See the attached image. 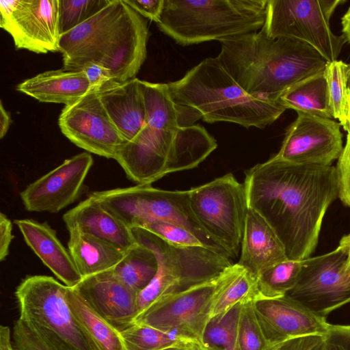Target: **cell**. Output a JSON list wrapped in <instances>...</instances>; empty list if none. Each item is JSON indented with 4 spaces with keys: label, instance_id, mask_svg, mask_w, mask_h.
<instances>
[{
    "label": "cell",
    "instance_id": "cell-1",
    "mask_svg": "<svg viewBox=\"0 0 350 350\" xmlns=\"http://www.w3.org/2000/svg\"><path fill=\"white\" fill-rule=\"evenodd\" d=\"M247 206L273 228L290 260L314 252L326 211L338 195L336 167L287 162L275 156L250 169Z\"/></svg>",
    "mask_w": 350,
    "mask_h": 350
},
{
    "label": "cell",
    "instance_id": "cell-2",
    "mask_svg": "<svg viewBox=\"0 0 350 350\" xmlns=\"http://www.w3.org/2000/svg\"><path fill=\"white\" fill-rule=\"evenodd\" d=\"M146 20L124 0H111L92 17L63 34V68L81 70L97 63L110 70L113 83L135 78L146 58Z\"/></svg>",
    "mask_w": 350,
    "mask_h": 350
},
{
    "label": "cell",
    "instance_id": "cell-3",
    "mask_svg": "<svg viewBox=\"0 0 350 350\" xmlns=\"http://www.w3.org/2000/svg\"><path fill=\"white\" fill-rule=\"evenodd\" d=\"M217 57L248 94L278 101L299 81L325 70L327 62L312 47L262 31L221 42Z\"/></svg>",
    "mask_w": 350,
    "mask_h": 350
},
{
    "label": "cell",
    "instance_id": "cell-4",
    "mask_svg": "<svg viewBox=\"0 0 350 350\" xmlns=\"http://www.w3.org/2000/svg\"><path fill=\"white\" fill-rule=\"evenodd\" d=\"M167 84L176 103L208 123L226 122L247 129H265L286 109L279 101L248 94L217 57L206 58L181 79Z\"/></svg>",
    "mask_w": 350,
    "mask_h": 350
},
{
    "label": "cell",
    "instance_id": "cell-5",
    "mask_svg": "<svg viewBox=\"0 0 350 350\" xmlns=\"http://www.w3.org/2000/svg\"><path fill=\"white\" fill-rule=\"evenodd\" d=\"M267 0H164L159 29L177 44L189 46L260 31Z\"/></svg>",
    "mask_w": 350,
    "mask_h": 350
},
{
    "label": "cell",
    "instance_id": "cell-6",
    "mask_svg": "<svg viewBox=\"0 0 350 350\" xmlns=\"http://www.w3.org/2000/svg\"><path fill=\"white\" fill-rule=\"evenodd\" d=\"M217 146L215 138L198 124L168 129L145 125L121 146L114 159L129 179L146 185L167 174L197 167Z\"/></svg>",
    "mask_w": 350,
    "mask_h": 350
},
{
    "label": "cell",
    "instance_id": "cell-7",
    "mask_svg": "<svg viewBox=\"0 0 350 350\" xmlns=\"http://www.w3.org/2000/svg\"><path fill=\"white\" fill-rule=\"evenodd\" d=\"M131 230L136 242L154 254L158 264L154 277L138 294V315L160 297L213 280L233 264L229 257L215 250L176 246L145 228Z\"/></svg>",
    "mask_w": 350,
    "mask_h": 350
},
{
    "label": "cell",
    "instance_id": "cell-8",
    "mask_svg": "<svg viewBox=\"0 0 350 350\" xmlns=\"http://www.w3.org/2000/svg\"><path fill=\"white\" fill-rule=\"evenodd\" d=\"M67 288L51 276H26L15 292L18 319L59 350H91L69 305Z\"/></svg>",
    "mask_w": 350,
    "mask_h": 350
},
{
    "label": "cell",
    "instance_id": "cell-9",
    "mask_svg": "<svg viewBox=\"0 0 350 350\" xmlns=\"http://www.w3.org/2000/svg\"><path fill=\"white\" fill-rule=\"evenodd\" d=\"M109 213L129 227H143L154 221L180 225L207 247L226 255L206 234L190 205L189 191H168L151 185L96 191L91 193ZM227 256V255H226Z\"/></svg>",
    "mask_w": 350,
    "mask_h": 350
},
{
    "label": "cell",
    "instance_id": "cell-10",
    "mask_svg": "<svg viewBox=\"0 0 350 350\" xmlns=\"http://www.w3.org/2000/svg\"><path fill=\"white\" fill-rule=\"evenodd\" d=\"M343 0H267L266 19L260 31L271 38H284L306 43L327 62L338 60L346 42L336 35L330 19Z\"/></svg>",
    "mask_w": 350,
    "mask_h": 350
},
{
    "label": "cell",
    "instance_id": "cell-11",
    "mask_svg": "<svg viewBox=\"0 0 350 350\" xmlns=\"http://www.w3.org/2000/svg\"><path fill=\"white\" fill-rule=\"evenodd\" d=\"M189 191L200 226L230 259L236 258L248 210L244 185L228 174Z\"/></svg>",
    "mask_w": 350,
    "mask_h": 350
},
{
    "label": "cell",
    "instance_id": "cell-12",
    "mask_svg": "<svg viewBox=\"0 0 350 350\" xmlns=\"http://www.w3.org/2000/svg\"><path fill=\"white\" fill-rule=\"evenodd\" d=\"M347 256L339 247L303 260L295 287L286 295L314 314L326 318L333 310L350 303V273Z\"/></svg>",
    "mask_w": 350,
    "mask_h": 350
},
{
    "label": "cell",
    "instance_id": "cell-13",
    "mask_svg": "<svg viewBox=\"0 0 350 350\" xmlns=\"http://www.w3.org/2000/svg\"><path fill=\"white\" fill-rule=\"evenodd\" d=\"M217 277L160 297L136 317L135 323L163 331H176L201 344L210 319Z\"/></svg>",
    "mask_w": 350,
    "mask_h": 350
},
{
    "label": "cell",
    "instance_id": "cell-14",
    "mask_svg": "<svg viewBox=\"0 0 350 350\" xmlns=\"http://www.w3.org/2000/svg\"><path fill=\"white\" fill-rule=\"evenodd\" d=\"M59 0L0 1V27L15 47L36 53L59 51Z\"/></svg>",
    "mask_w": 350,
    "mask_h": 350
},
{
    "label": "cell",
    "instance_id": "cell-15",
    "mask_svg": "<svg viewBox=\"0 0 350 350\" xmlns=\"http://www.w3.org/2000/svg\"><path fill=\"white\" fill-rule=\"evenodd\" d=\"M62 133L88 152L115 159L126 142L106 111L97 90L65 105L59 116Z\"/></svg>",
    "mask_w": 350,
    "mask_h": 350
},
{
    "label": "cell",
    "instance_id": "cell-16",
    "mask_svg": "<svg viewBox=\"0 0 350 350\" xmlns=\"http://www.w3.org/2000/svg\"><path fill=\"white\" fill-rule=\"evenodd\" d=\"M340 126L334 119L297 113L275 156L293 163L330 165L344 148Z\"/></svg>",
    "mask_w": 350,
    "mask_h": 350
},
{
    "label": "cell",
    "instance_id": "cell-17",
    "mask_svg": "<svg viewBox=\"0 0 350 350\" xmlns=\"http://www.w3.org/2000/svg\"><path fill=\"white\" fill-rule=\"evenodd\" d=\"M92 164L93 158L88 152L64 160L20 193L25 209L55 213L75 202Z\"/></svg>",
    "mask_w": 350,
    "mask_h": 350
},
{
    "label": "cell",
    "instance_id": "cell-18",
    "mask_svg": "<svg viewBox=\"0 0 350 350\" xmlns=\"http://www.w3.org/2000/svg\"><path fill=\"white\" fill-rule=\"evenodd\" d=\"M254 308L267 338L273 345L293 338L323 336L330 324L288 295L259 299Z\"/></svg>",
    "mask_w": 350,
    "mask_h": 350
},
{
    "label": "cell",
    "instance_id": "cell-19",
    "mask_svg": "<svg viewBox=\"0 0 350 350\" xmlns=\"http://www.w3.org/2000/svg\"><path fill=\"white\" fill-rule=\"evenodd\" d=\"M74 288L119 331L135 323L138 315V293L121 282L113 269L83 278Z\"/></svg>",
    "mask_w": 350,
    "mask_h": 350
},
{
    "label": "cell",
    "instance_id": "cell-20",
    "mask_svg": "<svg viewBox=\"0 0 350 350\" xmlns=\"http://www.w3.org/2000/svg\"><path fill=\"white\" fill-rule=\"evenodd\" d=\"M98 92L123 139L126 142L132 140L146 125L142 80L135 77L120 83L110 82Z\"/></svg>",
    "mask_w": 350,
    "mask_h": 350
},
{
    "label": "cell",
    "instance_id": "cell-21",
    "mask_svg": "<svg viewBox=\"0 0 350 350\" xmlns=\"http://www.w3.org/2000/svg\"><path fill=\"white\" fill-rule=\"evenodd\" d=\"M27 245L66 286H76L82 280L71 255L46 221L22 219L14 220Z\"/></svg>",
    "mask_w": 350,
    "mask_h": 350
},
{
    "label": "cell",
    "instance_id": "cell-22",
    "mask_svg": "<svg viewBox=\"0 0 350 350\" xmlns=\"http://www.w3.org/2000/svg\"><path fill=\"white\" fill-rule=\"evenodd\" d=\"M63 221L67 230L76 227L125 252L138 244L131 228L106 210L91 194L64 213Z\"/></svg>",
    "mask_w": 350,
    "mask_h": 350
},
{
    "label": "cell",
    "instance_id": "cell-23",
    "mask_svg": "<svg viewBox=\"0 0 350 350\" xmlns=\"http://www.w3.org/2000/svg\"><path fill=\"white\" fill-rule=\"evenodd\" d=\"M287 259L275 231L258 213L248 207L237 263L257 277L265 269Z\"/></svg>",
    "mask_w": 350,
    "mask_h": 350
},
{
    "label": "cell",
    "instance_id": "cell-24",
    "mask_svg": "<svg viewBox=\"0 0 350 350\" xmlns=\"http://www.w3.org/2000/svg\"><path fill=\"white\" fill-rule=\"evenodd\" d=\"M16 90L43 103L71 104L91 90L83 70H48L19 83Z\"/></svg>",
    "mask_w": 350,
    "mask_h": 350
},
{
    "label": "cell",
    "instance_id": "cell-25",
    "mask_svg": "<svg viewBox=\"0 0 350 350\" xmlns=\"http://www.w3.org/2000/svg\"><path fill=\"white\" fill-rule=\"evenodd\" d=\"M68 230V251L82 279L113 269L126 254V252L76 227Z\"/></svg>",
    "mask_w": 350,
    "mask_h": 350
},
{
    "label": "cell",
    "instance_id": "cell-26",
    "mask_svg": "<svg viewBox=\"0 0 350 350\" xmlns=\"http://www.w3.org/2000/svg\"><path fill=\"white\" fill-rule=\"evenodd\" d=\"M146 110V125L168 129L193 125L198 120L185 107L175 103L167 83L142 80Z\"/></svg>",
    "mask_w": 350,
    "mask_h": 350
},
{
    "label": "cell",
    "instance_id": "cell-27",
    "mask_svg": "<svg viewBox=\"0 0 350 350\" xmlns=\"http://www.w3.org/2000/svg\"><path fill=\"white\" fill-rule=\"evenodd\" d=\"M66 296L91 350H126L121 332L100 317L74 287L68 286Z\"/></svg>",
    "mask_w": 350,
    "mask_h": 350
},
{
    "label": "cell",
    "instance_id": "cell-28",
    "mask_svg": "<svg viewBox=\"0 0 350 350\" xmlns=\"http://www.w3.org/2000/svg\"><path fill=\"white\" fill-rule=\"evenodd\" d=\"M259 299L257 278L238 263L232 264L217 277L210 319L237 304H246Z\"/></svg>",
    "mask_w": 350,
    "mask_h": 350
},
{
    "label": "cell",
    "instance_id": "cell-29",
    "mask_svg": "<svg viewBox=\"0 0 350 350\" xmlns=\"http://www.w3.org/2000/svg\"><path fill=\"white\" fill-rule=\"evenodd\" d=\"M278 101L286 109H291L297 113L334 119L324 71L299 81L286 90Z\"/></svg>",
    "mask_w": 350,
    "mask_h": 350
},
{
    "label": "cell",
    "instance_id": "cell-30",
    "mask_svg": "<svg viewBox=\"0 0 350 350\" xmlns=\"http://www.w3.org/2000/svg\"><path fill=\"white\" fill-rule=\"evenodd\" d=\"M157 268L154 254L148 247L137 244L126 252L113 271L121 282L139 294L152 281Z\"/></svg>",
    "mask_w": 350,
    "mask_h": 350
},
{
    "label": "cell",
    "instance_id": "cell-31",
    "mask_svg": "<svg viewBox=\"0 0 350 350\" xmlns=\"http://www.w3.org/2000/svg\"><path fill=\"white\" fill-rule=\"evenodd\" d=\"M243 304H237L211 318L205 327L200 345L211 350H241L239 333Z\"/></svg>",
    "mask_w": 350,
    "mask_h": 350
},
{
    "label": "cell",
    "instance_id": "cell-32",
    "mask_svg": "<svg viewBox=\"0 0 350 350\" xmlns=\"http://www.w3.org/2000/svg\"><path fill=\"white\" fill-rule=\"evenodd\" d=\"M126 350H162L197 340L176 331H163L148 325L135 323L121 332Z\"/></svg>",
    "mask_w": 350,
    "mask_h": 350
},
{
    "label": "cell",
    "instance_id": "cell-33",
    "mask_svg": "<svg viewBox=\"0 0 350 350\" xmlns=\"http://www.w3.org/2000/svg\"><path fill=\"white\" fill-rule=\"evenodd\" d=\"M303 260L287 259L259 273L256 278L260 299L280 297L291 291L298 281Z\"/></svg>",
    "mask_w": 350,
    "mask_h": 350
},
{
    "label": "cell",
    "instance_id": "cell-34",
    "mask_svg": "<svg viewBox=\"0 0 350 350\" xmlns=\"http://www.w3.org/2000/svg\"><path fill=\"white\" fill-rule=\"evenodd\" d=\"M347 64L340 60L327 62L324 70L329 105L334 119L345 129L347 113Z\"/></svg>",
    "mask_w": 350,
    "mask_h": 350
},
{
    "label": "cell",
    "instance_id": "cell-35",
    "mask_svg": "<svg viewBox=\"0 0 350 350\" xmlns=\"http://www.w3.org/2000/svg\"><path fill=\"white\" fill-rule=\"evenodd\" d=\"M111 0H59L58 20L61 36L82 24Z\"/></svg>",
    "mask_w": 350,
    "mask_h": 350
},
{
    "label": "cell",
    "instance_id": "cell-36",
    "mask_svg": "<svg viewBox=\"0 0 350 350\" xmlns=\"http://www.w3.org/2000/svg\"><path fill=\"white\" fill-rule=\"evenodd\" d=\"M254 301L244 304L242 307L239 340L241 350H270V343L256 314Z\"/></svg>",
    "mask_w": 350,
    "mask_h": 350
},
{
    "label": "cell",
    "instance_id": "cell-37",
    "mask_svg": "<svg viewBox=\"0 0 350 350\" xmlns=\"http://www.w3.org/2000/svg\"><path fill=\"white\" fill-rule=\"evenodd\" d=\"M141 228L148 230L169 243L176 246L206 247L191 231L175 223L154 221L148 223Z\"/></svg>",
    "mask_w": 350,
    "mask_h": 350
},
{
    "label": "cell",
    "instance_id": "cell-38",
    "mask_svg": "<svg viewBox=\"0 0 350 350\" xmlns=\"http://www.w3.org/2000/svg\"><path fill=\"white\" fill-rule=\"evenodd\" d=\"M12 336L15 350H59L19 319L14 325Z\"/></svg>",
    "mask_w": 350,
    "mask_h": 350
},
{
    "label": "cell",
    "instance_id": "cell-39",
    "mask_svg": "<svg viewBox=\"0 0 350 350\" xmlns=\"http://www.w3.org/2000/svg\"><path fill=\"white\" fill-rule=\"evenodd\" d=\"M336 172L338 195L341 202L350 207V143L346 142L341 154L338 159Z\"/></svg>",
    "mask_w": 350,
    "mask_h": 350
},
{
    "label": "cell",
    "instance_id": "cell-40",
    "mask_svg": "<svg viewBox=\"0 0 350 350\" xmlns=\"http://www.w3.org/2000/svg\"><path fill=\"white\" fill-rule=\"evenodd\" d=\"M322 350H350V325L330 324Z\"/></svg>",
    "mask_w": 350,
    "mask_h": 350
},
{
    "label": "cell",
    "instance_id": "cell-41",
    "mask_svg": "<svg viewBox=\"0 0 350 350\" xmlns=\"http://www.w3.org/2000/svg\"><path fill=\"white\" fill-rule=\"evenodd\" d=\"M124 1L142 16L156 23L160 18L164 3V0H124Z\"/></svg>",
    "mask_w": 350,
    "mask_h": 350
},
{
    "label": "cell",
    "instance_id": "cell-42",
    "mask_svg": "<svg viewBox=\"0 0 350 350\" xmlns=\"http://www.w3.org/2000/svg\"><path fill=\"white\" fill-rule=\"evenodd\" d=\"M83 70L91 85V90L98 91L105 85L113 82L110 70L97 63L85 65Z\"/></svg>",
    "mask_w": 350,
    "mask_h": 350
},
{
    "label": "cell",
    "instance_id": "cell-43",
    "mask_svg": "<svg viewBox=\"0 0 350 350\" xmlns=\"http://www.w3.org/2000/svg\"><path fill=\"white\" fill-rule=\"evenodd\" d=\"M321 336H308L288 340L273 346L270 350H310L323 338Z\"/></svg>",
    "mask_w": 350,
    "mask_h": 350
},
{
    "label": "cell",
    "instance_id": "cell-44",
    "mask_svg": "<svg viewBox=\"0 0 350 350\" xmlns=\"http://www.w3.org/2000/svg\"><path fill=\"white\" fill-rule=\"evenodd\" d=\"M12 224L8 217L0 213V260H4L9 254L10 246L14 238Z\"/></svg>",
    "mask_w": 350,
    "mask_h": 350
},
{
    "label": "cell",
    "instance_id": "cell-45",
    "mask_svg": "<svg viewBox=\"0 0 350 350\" xmlns=\"http://www.w3.org/2000/svg\"><path fill=\"white\" fill-rule=\"evenodd\" d=\"M0 350H14L11 341V331L8 326L0 327Z\"/></svg>",
    "mask_w": 350,
    "mask_h": 350
},
{
    "label": "cell",
    "instance_id": "cell-46",
    "mask_svg": "<svg viewBox=\"0 0 350 350\" xmlns=\"http://www.w3.org/2000/svg\"><path fill=\"white\" fill-rule=\"evenodd\" d=\"M11 123L10 114L5 109L2 101L0 102V138L2 139L7 133Z\"/></svg>",
    "mask_w": 350,
    "mask_h": 350
},
{
    "label": "cell",
    "instance_id": "cell-47",
    "mask_svg": "<svg viewBox=\"0 0 350 350\" xmlns=\"http://www.w3.org/2000/svg\"><path fill=\"white\" fill-rule=\"evenodd\" d=\"M342 32L346 42L350 44V7L341 18Z\"/></svg>",
    "mask_w": 350,
    "mask_h": 350
},
{
    "label": "cell",
    "instance_id": "cell-48",
    "mask_svg": "<svg viewBox=\"0 0 350 350\" xmlns=\"http://www.w3.org/2000/svg\"><path fill=\"white\" fill-rule=\"evenodd\" d=\"M338 247L342 249L347 256V271L350 273V233L341 238Z\"/></svg>",
    "mask_w": 350,
    "mask_h": 350
},
{
    "label": "cell",
    "instance_id": "cell-49",
    "mask_svg": "<svg viewBox=\"0 0 350 350\" xmlns=\"http://www.w3.org/2000/svg\"><path fill=\"white\" fill-rule=\"evenodd\" d=\"M162 350H201L199 342H193L187 344L172 346Z\"/></svg>",
    "mask_w": 350,
    "mask_h": 350
},
{
    "label": "cell",
    "instance_id": "cell-50",
    "mask_svg": "<svg viewBox=\"0 0 350 350\" xmlns=\"http://www.w3.org/2000/svg\"><path fill=\"white\" fill-rule=\"evenodd\" d=\"M347 132V142L350 143V91L347 92V123L344 129Z\"/></svg>",
    "mask_w": 350,
    "mask_h": 350
},
{
    "label": "cell",
    "instance_id": "cell-51",
    "mask_svg": "<svg viewBox=\"0 0 350 350\" xmlns=\"http://www.w3.org/2000/svg\"><path fill=\"white\" fill-rule=\"evenodd\" d=\"M346 75L347 89L349 91H350V64H347Z\"/></svg>",
    "mask_w": 350,
    "mask_h": 350
},
{
    "label": "cell",
    "instance_id": "cell-52",
    "mask_svg": "<svg viewBox=\"0 0 350 350\" xmlns=\"http://www.w3.org/2000/svg\"><path fill=\"white\" fill-rule=\"evenodd\" d=\"M323 347V338L319 342H318L314 347L310 350H322Z\"/></svg>",
    "mask_w": 350,
    "mask_h": 350
},
{
    "label": "cell",
    "instance_id": "cell-53",
    "mask_svg": "<svg viewBox=\"0 0 350 350\" xmlns=\"http://www.w3.org/2000/svg\"><path fill=\"white\" fill-rule=\"evenodd\" d=\"M200 349H201V350H211V349H208V348H206V347H204V346H202L201 345H200Z\"/></svg>",
    "mask_w": 350,
    "mask_h": 350
},
{
    "label": "cell",
    "instance_id": "cell-54",
    "mask_svg": "<svg viewBox=\"0 0 350 350\" xmlns=\"http://www.w3.org/2000/svg\"><path fill=\"white\" fill-rule=\"evenodd\" d=\"M14 350H15V349H14Z\"/></svg>",
    "mask_w": 350,
    "mask_h": 350
}]
</instances>
